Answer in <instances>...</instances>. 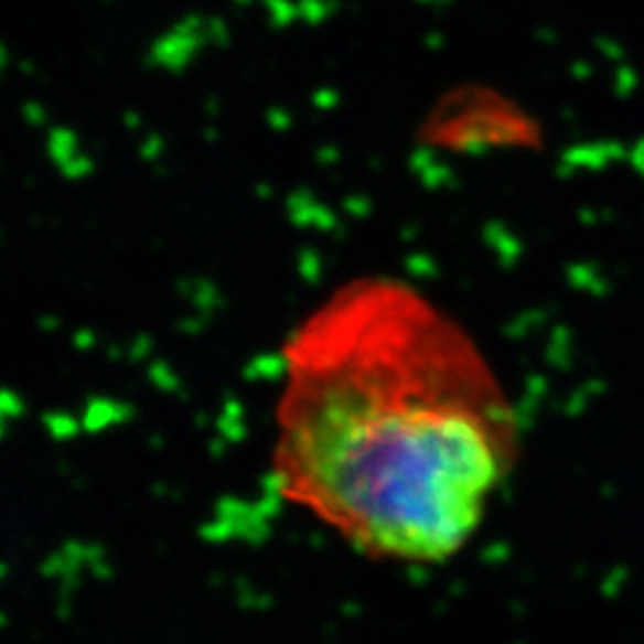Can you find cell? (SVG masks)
Segmentation results:
<instances>
[{"label":"cell","instance_id":"cell-1","mask_svg":"<svg viewBox=\"0 0 644 644\" xmlns=\"http://www.w3.org/2000/svg\"><path fill=\"white\" fill-rule=\"evenodd\" d=\"M516 447L506 391L473 336L406 282H351L291 332L277 490L373 559L457 556Z\"/></svg>","mask_w":644,"mask_h":644}]
</instances>
